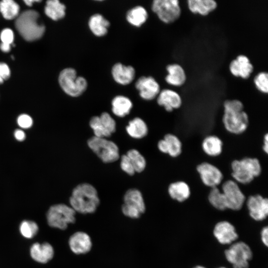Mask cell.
<instances>
[{
    "instance_id": "1",
    "label": "cell",
    "mask_w": 268,
    "mask_h": 268,
    "mask_svg": "<svg viewBox=\"0 0 268 268\" xmlns=\"http://www.w3.org/2000/svg\"><path fill=\"white\" fill-rule=\"evenodd\" d=\"M223 107L222 122L226 130L234 134L243 133L248 127L249 117L242 102L237 99L227 100Z\"/></svg>"
},
{
    "instance_id": "2",
    "label": "cell",
    "mask_w": 268,
    "mask_h": 268,
    "mask_svg": "<svg viewBox=\"0 0 268 268\" xmlns=\"http://www.w3.org/2000/svg\"><path fill=\"white\" fill-rule=\"evenodd\" d=\"M70 207L75 212L82 214L94 212L99 203L100 200L95 188L89 183H82L73 190L69 199Z\"/></svg>"
},
{
    "instance_id": "3",
    "label": "cell",
    "mask_w": 268,
    "mask_h": 268,
    "mask_svg": "<svg viewBox=\"0 0 268 268\" xmlns=\"http://www.w3.org/2000/svg\"><path fill=\"white\" fill-rule=\"evenodd\" d=\"M39 18V13L33 10L24 11L17 18L16 28L25 40L32 41L43 36L45 27Z\"/></svg>"
},
{
    "instance_id": "4",
    "label": "cell",
    "mask_w": 268,
    "mask_h": 268,
    "mask_svg": "<svg viewBox=\"0 0 268 268\" xmlns=\"http://www.w3.org/2000/svg\"><path fill=\"white\" fill-rule=\"evenodd\" d=\"M231 175L237 183L247 184L259 176L262 172L259 160L256 158L245 157L234 160L231 164Z\"/></svg>"
},
{
    "instance_id": "5",
    "label": "cell",
    "mask_w": 268,
    "mask_h": 268,
    "mask_svg": "<svg viewBox=\"0 0 268 268\" xmlns=\"http://www.w3.org/2000/svg\"><path fill=\"white\" fill-rule=\"evenodd\" d=\"M59 84L67 95L76 97L82 95L87 89L88 82L85 78L78 76L73 68L64 69L59 76Z\"/></svg>"
},
{
    "instance_id": "6",
    "label": "cell",
    "mask_w": 268,
    "mask_h": 268,
    "mask_svg": "<svg viewBox=\"0 0 268 268\" xmlns=\"http://www.w3.org/2000/svg\"><path fill=\"white\" fill-rule=\"evenodd\" d=\"M88 147L104 163H112L120 157L117 145L106 138L92 136L87 141Z\"/></svg>"
},
{
    "instance_id": "7",
    "label": "cell",
    "mask_w": 268,
    "mask_h": 268,
    "mask_svg": "<svg viewBox=\"0 0 268 268\" xmlns=\"http://www.w3.org/2000/svg\"><path fill=\"white\" fill-rule=\"evenodd\" d=\"M75 211L65 204H57L52 206L47 214L49 225L54 228L64 230L68 225L75 220Z\"/></svg>"
},
{
    "instance_id": "8",
    "label": "cell",
    "mask_w": 268,
    "mask_h": 268,
    "mask_svg": "<svg viewBox=\"0 0 268 268\" xmlns=\"http://www.w3.org/2000/svg\"><path fill=\"white\" fill-rule=\"evenodd\" d=\"M225 257L233 268H248L253 258V252L246 243L239 241L232 243L224 252Z\"/></svg>"
},
{
    "instance_id": "9",
    "label": "cell",
    "mask_w": 268,
    "mask_h": 268,
    "mask_svg": "<svg viewBox=\"0 0 268 268\" xmlns=\"http://www.w3.org/2000/svg\"><path fill=\"white\" fill-rule=\"evenodd\" d=\"M151 9L163 22L170 23L179 18L181 9L178 0H154Z\"/></svg>"
},
{
    "instance_id": "10",
    "label": "cell",
    "mask_w": 268,
    "mask_h": 268,
    "mask_svg": "<svg viewBox=\"0 0 268 268\" xmlns=\"http://www.w3.org/2000/svg\"><path fill=\"white\" fill-rule=\"evenodd\" d=\"M221 191L225 200L227 209L239 210L242 208L246 198L237 182L233 180L225 181L222 185Z\"/></svg>"
},
{
    "instance_id": "11",
    "label": "cell",
    "mask_w": 268,
    "mask_h": 268,
    "mask_svg": "<svg viewBox=\"0 0 268 268\" xmlns=\"http://www.w3.org/2000/svg\"><path fill=\"white\" fill-rule=\"evenodd\" d=\"M197 171L202 183L211 188L217 187L223 180V174L215 165L208 162H202L197 166Z\"/></svg>"
},
{
    "instance_id": "12",
    "label": "cell",
    "mask_w": 268,
    "mask_h": 268,
    "mask_svg": "<svg viewBox=\"0 0 268 268\" xmlns=\"http://www.w3.org/2000/svg\"><path fill=\"white\" fill-rule=\"evenodd\" d=\"M135 87L139 96L145 100H151L157 97L160 91L158 82L151 76H142L135 83Z\"/></svg>"
},
{
    "instance_id": "13",
    "label": "cell",
    "mask_w": 268,
    "mask_h": 268,
    "mask_svg": "<svg viewBox=\"0 0 268 268\" xmlns=\"http://www.w3.org/2000/svg\"><path fill=\"white\" fill-rule=\"evenodd\" d=\"M246 205L249 215L254 220L258 221L265 219L268 214V200L260 195L250 196Z\"/></svg>"
},
{
    "instance_id": "14",
    "label": "cell",
    "mask_w": 268,
    "mask_h": 268,
    "mask_svg": "<svg viewBox=\"0 0 268 268\" xmlns=\"http://www.w3.org/2000/svg\"><path fill=\"white\" fill-rule=\"evenodd\" d=\"M213 233L218 242L223 245L232 244L238 238L235 227L227 221L216 223Z\"/></svg>"
},
{
    "instance_id": "15",
    "label": "cell",
    "mask_w": 268,
    "mask_h": 268,
    "mask_svg": "<svg viewBox=\"0 0 268 268\" xmlns=\"http://www.w3.org/2000/svg\"><path fill=\"white\" fill-rule=\"evenodd\" d=\"M111 75L117 83L127 85L134 79L135 70L132 66H126L121 63H117L112 67Z\"/></svg>"
},
{
    "instance_id": "16",
    "label": "cell",
    "mask_w": 268,
    "mask_h": 268,
    "mask_svg": "<svg viewBox=\"0 0 268 268\" xmlns=\"http://www.w3.org/2000/svg\"><path fill=\"white\" fill-rule=\"evenodd\" d=\"M68 244L71 251L77 255L89 252L92 246L90 236L82 231L73 234L69 239Z\"/></svg>"
},
{
    "instance_id": "17",
    "label": "cell",
    "mask_w": 268,
    "mask_h": 268,
    "mask_svg": "<svg viewBox=\"0 0 268 268\" xmlns=\"http://www.w3.org/2000/svg\"><path fill=\"white\" fill-rule=\"evenodd\" d=\"M229 70L234 76L247 79L253 72L254 67L246 56L239 55L229 65Z\"/></svg>"
},
{
    "instance_id": "18",
    "label": "cell",
    "mask_w": 268,
    "mask_h": 268,
    "mask_svg": "<svg viewBox=\"0 0 268 268\" xmlns=\"http://www.w3.org/2000/svg\"><path fill=\"white\" fill-rule=\"evenodd\" d=\"M158 104L164 107L167 112L179 108L182 103L180 95L176 91L165 89L160 91L157 96Z\"/></svg>"
},
{
    "instance_id": "19",
    "label": "cell",
    "mask_w": 268,
    "mask_h": 268,
    "mask_svg": "<svg viewBox=\"0 0 268 268\" xmlns=\"http://www.w3.org/2000/svg\"><path fill=\"white\" fill-rule=\"evenodd\" d=\"M110 25L109 21L100 13L92 15L88 21L90 31L96 37L105 36L108 32Z\"/></svg>"
},
{
    "instance_id": "20",
    "label": "cell",
    "mask_w": 268,
    "mask_h": 268,
    "mask_svg": "<svg viewBox=\"0 0 268 268\" xmlns=\"http://www.w3.org/2000/svg\"><path fill=\"white\" fill-rule=\"evenodd\" d=\"M54 251L53 247L48 243L40 244L35 243L30 248V255L35 261L46 263L53 257Z\"/></svg>"
},
{
    "instance_id": "21",
    "label": "cell",
    "mask_w": 268,
    "mask_h": 268,
    "mask_svg": "<svg viewBox=\"0 0 268 268\" xmlns=\"http://www.w3.org/2000/svg\"><path fill=\"white\" fill-rule=\"evenodd\" d=\"M168 73L165 77L166 82L171 85L180 86L186 80V74L182 67L177 64H173L166 67Z\"/></svg>"
},
{
    "instance_id": "22",
    "label": "cell",
    "mask_w": 268,
    "mask_h": 268,
    "mask_svg": "<svg viewBox=\"0 0 268 268\" xmlns=\"http://www.w3.org/2000/svg\"><path fill=\"white\" fill-rule=\"evenodd\" d=\"M170 197L179 202L188 200L191 195V189L189 185L184 181H179L170 184L168 188Z\"/></svg>"
},
{
    "instance_id": "23",
    "label": "cell",
    "mask_w": 268,
    "mask_h": 268,
    "mask_svg": "<svg viewBox=\"0 0 268 268\" xmlns=\"http://www.w3.org/2000/svg\"><path fill=\"white\" fill-rule=\"evenodd\" d=\"M112 111L116 116L122 118L128 115L131 112L133 102L127 96L119 95L114 97L112 101Z\"/></svg>"
},
{
    "instance_id": "24",
    "label": "cell",
    "mask_w": 268,
    "mask_h": 268,
    "mask_svg": "<svg viewBox=\"0 0 268 268\" xmlns=\"http://www.w3.org/2000/svg\"><path fill=\"white\" fill-rule=\"evenodd\" d=\"M124 204L138 210L141 214L145 210V205L141 193L136 189L128 190L124 196Z\"/></svg>"
},
{
    "instance_id": "25",
    "label": "cell",
    "mask_w": 268,
    "mask_h": 268,
    "mask_svg": "<svg viewBox=\"0 0 268 268\" xmlns=\"http://www.w3.org/2000/svg\"><path fill=\"white\" fill-rule=\"evenodd\" d=\"M148 16L147 11L144 7L136 5L127 12L126 19L131 25L138 28L146 22Z\"/></svg>"
},
{
    "instance_id": "26",
    "label": "cell",
    "mask_w": 268,
    "mask_h": 268,
    "mask_svg": "<svg viewBox=\"0 0 268 268\" xmlns=\"http://www.w3.org/2000/svg\"><path fill=\"white\" fill-rule=\"evenodd\" d=\"M201 147L203 152L208 156L216 157L222 152L223 142L216 135H210L202 140Z\"/></svg>"
},
{
    "instance_id": "27",
    "label": "cell",
    "mask_w": 268,
    "mask_h": 268,
    "mask_svg": "<svg viewBox=\"0 0 268 268\" xmlns=\"http://www.w3.org/2000/svg\"><path fill=\"white\" fill-rule=\"evenodd\" d=\"M188 6L192 13L205 16L215 9L217 4L214 0H189Z\"/></svg>"
},
{
    "instance_id": "28",
    "label": "cell",
    "mask_w": 268,
    "mask_h": 268,
    "mask_svg": "<svg viewBox=\"0 0 268 268\" xmlns=\"http://www.w3.org/2000/svg\"><path fill=\"white\" fill-rule=\"evenodd\" d=\"M128 134L132 138L140 139L148 133V128L145 122L141 118L136 117L131 120L126 128Z\"/></svg>"
},
{
    "instance_id": "29",
    "label": "cell",
    "mask_w": 268,
    "mask_h": 268,
    "mask_svg": "<svg viewBox=\"0 0 268 268\" xmlns=\"http://www.w3.org/2000/svg\"><path fill=\"white\" fill-rule=\"evenodd\" d=\"M66 6L58 0H50L46 2L45 7V14L54 20L64 17L66 14Z\"/></svg>"
},
{
    "instance_id": "30",
    "label": "cell",
    "mask_w": 268,
    "mask_h": 268,
    "mask_svg": "<svg viewBox=\"0 0 268 268\" xmlns=\"http://www.w3.org/2000/svg\"><path fill=\"white\" fill-rule=\"evenodd\" d=\"M166 147V154L172 157H177L182 153V144L180 139L175 134H167L164 136Z\"/></svg>"
},
{
    "instance_id": "31",
    "label": "cell",
    "mask_w": 268,
    "mask_h": 268,
    "mask_svg": "<svg viewBox=\"0 0 268 268\" xmlns=\"http://www.w3.org/2000/svg\"><path fill=\"white\" fill-rule=\"evenodd\" d=\"M208 200L211 205L219 210L227 209L225 200L221 190L218 187L211 188Z\"/></svg>"
},
{
    "instance_id": "32",
    "label": "cell",
    "mask_w": 268,
    "mask_h": 268,
    "mask_svg": "<svg viewBox=\"0 0 268 268\" xmlns=\"http://www.w3.org/2000/svg\"><path fill=\"white\" fill-rule=\"evenodd\" d=\"M19 11L18 4L12 0H3L0 2V11L5 19L14 18L18 15Z\"/></svg>"
},
{
    "instance_id": "33",
    "label": "cell",
    "mask_w": 268,
    "mask_h": 268,
    "mask_svg": "<svg viewBox=\"0 0 268 268\" xmlns=\"http://www.w3.org/2000/svg\"><path fill=\"white\" fill-rule=\"evenodd\" d=\"M126 155L130 159L135 172H142L146 167V160L143 156L136 149L129 150Z\"/></svg>"
},
{
    "instance_id": "34",
    "label": "cell",
    "mask_w": 268,
    "mask_h": 268,
    "mask_svg": "<svg viewBox=\"0 0 268 268\" xmlns=\"http://www.w3.org/2000/svg\"><path fill=\"white\" fill-rule=\"evenodd\" d=\"M89 125L93 131L94 136L100 138H106L111 136L101 123L99 116L92 117L90 121Z\"/></svg>"
},
{
    "instance_id": "35",
    "label": "cell",
    "mask_w": 268,
    "mask_h": 268,
    "mask_svg": "<svg viewBox=\"0 0 268 268\" xmlns=\"http://www.w3.org/2000/svg\"><path fill=\"white\" fill-rule=\"evenodd\" d=\"M19 231L24 237L30 239L37 234L38 231V226L34 221L24 220L20 225Z\"/></svg>"
},
{
    "instance_id": "36",
    "label": "cell",
    "mask_w": 268,
    "mask_h": 268,
    "mask_svg": "<svg viewBox=\"0 0 268 268\" xmlns=\"http://www.w3.org/2000/svg\"><path fill=\"white\" fill-rule=\"evenodd\" d=\"M254 82L256 88L263 93L268 92V74L266 72H261L257 74Z\"/></svg>"
},
{
    "instance_id": "37",
    "label": "cell",
    "mask_w": 268,
    "mask_h": 268,
    "mask_svg": "<svg viewBox=\"0 0 268 268\" xmlns=\"http://www.w3.org/2000/svg\"><path fill=\"white\" fill-rule=\"evenodd\" d=\"M99 117L103 126L109 133L112 134L116 131V122L108 113L103 112Z\"/></svg>"
},
{
    "instance_id": "38",
    "label": "cell",
    "mask_w": 268,
    "mask_h": 268,
    "mask_svg": "<svg viewBox=\"0 0 268 268\" xmlns=\"http://www.w3.org/2000/svg\"><path fill=\"white\" fill-rule=\"evenodd\" d=\"M120 167L124 172L129 175H133L135 173L130 159L126 154H124L121 157Z\"/></svg>"
},
{
    "instance_id": "39",
    "label": "cell",
    "mask_w": 268,
    "mask_h": 268,
    "mask_svg": "<svg viewBox=\"0 0 268 268\" xmlns=\"http://www.w3.org/2000/svg\"><path fill=\"white\" fill-rule=\"evenodd\" d=\"M0 38L2 43L11 45L14 39L13 31L9 28L4 29L0 33Z\"/></svg>"
},
{
    "instance_id": "40",
    "label": "cell",
    "mask_w": 268,
    "mask_h": 268,
    "mask_svg": "<svg viewBox=\"0 0 268 268\" xmlns=\"http://www.w3.org/2000/svg\"><path fill=\"white\" fill-rule=\"evenodd\" d=\"M17 124L22 128L27 129L33 124L32 118L26 114H22L17 118Z\"/></svg>"
},
{
    "instance_id": "41",
    "label": "cell",
    "mask_w": 268,
    "mask_h": 268,
    "mask_svg": "<svg viewBox=\"0 0 268 268\" xmlns=\"http://www.w3.org/2000/svg\"><path fill=\"white\" fill-rule=\"evenodd\" d=\"M10 75V71L8 66L5 63H0V84L7 79Z\"/></svg>"
},
{
    "instance_id": "42",
    "label": "cell",
    "mask_w": 268,
    "mask_h": 268,
    "mask_svg": "<svg viewBox=\"0 0 268 268\" xmlns=\"http://www.w3.org/2000/svg\"><path fill=\"white\" fill-rule=\"evenodd\" d=\"M261 240L263 244L267 247L268 246V228L266 226L263 228L261 232Z\"/></svg>"
},
{
    "instance_id": "43",
    "label": "cell",
    "mask_w": 268,
    "mask_h": 268,
    "mask_svg": "<svg viewBox=\"0 0 268 268\" xmlns=\"http://www.w3.org/2000/svg\"><path fill=\"white\" fill-rule=\"evenodd\" d=\"M14 136L19 141H22L25 138V134L21 130H16L14 132Z\"/></svg>"
},
{
    "instance_id": "44",
    "label": "cell",
    "mask_w": 268,
    "mask_h": 268,
    "mask_svg": "<svg viewBox=\"0 0 268 268\" xmlns=\"http://www.w3.org/2000/svg\"><path fill=\"white\" fill-rule=\"evenodd\" d=\"M263 151L267 154L268 153V134L266 133L264 136L263 139Z\"/></svg>"
},
{
    "instance_id": "45",
    "label": "cell",
    "mask_w": 268,
    "mask_h": 268,
    "mask_svg": "<svg viewBox=\"0 0 268 268\" xmlns=\"http://www.w3.org/2000/svg\"><path fill=\"white\" fill-rule=\"evenodd\" d=\"M10 45L0 43V50L4 52H8L10 50Z\"/></svg>"
},
{
    "instance_id": "46",
    "label": "cell",
    "mask_w": 268,
    "mask_h": 268,
    "mask_svg": "<svg viewBox=\"0 0 268 268\" xmlns=\"http://www.w3.org/2000/svg\"><path fill=\"white\" fill-rule=\"evenodd\" d=\"M25 3L28 6H31L33 2H38L40 1V0H24Z\"/></svg>"
},
{
    "instance_id": "47",
    "label": "cell",
    "mask_w": 268,
    "mask_h": 268,
    "mask_svg": "<svg viewBox=\"0 0 268 268\" xmlns=\"http://www.w3.org/2000/svg\"><path fill=\"white\" fill-rule=\"evenodd\" d=\"M194 268H205L201 266H197L194 267Z\"/></svg>"
},
{
    "instance_id": "48",
    "label": "cell",
    "mask_w": 268,
    "mask_h": 268,
    "mask_svg": "<svg viewBox=\"0 0 268 268\" xmlns=\"http://www.w3.org/2000/svg\"><path fill=\"white\" fill-rule=\"evenodd\" d=\"M225 268V267H220V268Z\"/></svg>"
}]
</instances>
